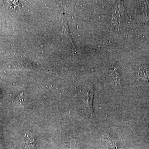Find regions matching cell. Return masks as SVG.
I'll return each mask as SVG.
<instances>
[{"label":"cell","instance_id":"obj_1","mask_svg":"<svg viewBox=\"0 0 149 149\" xmlns=\"http://www.w3.org/2000/svg\"><path fill=\"white\" fill-rule=\"evenodd\" d=\"M94 93V91L92 85H87L85 87L84 102L87 113L91 118H93L94 116L93 108Z\"/></svg>","mask_w":149,"mask_h":149}]
</instances>
